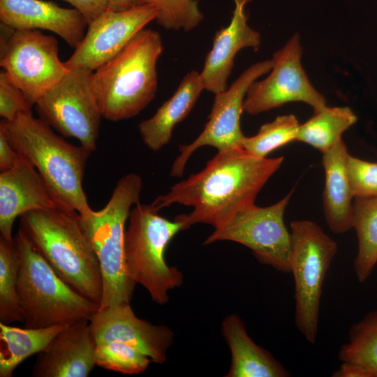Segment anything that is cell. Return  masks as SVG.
<instances>
[{
  "instance_id": "28",
  "label": "cell",
  "mask_w": 377,
  "mask_h": 377,
  "mask_svg": "<svg viewBox=\"0 0 377 377\" xmlns=\"http://www.w3.org/2000/svg\"><path fill=\"white\" fill-rule=\"evenodd\" d=\"M300 126L293 114L278 116L262 125L255 135L244 136L242 148L256 157L267 158L275 149L296 140Z\"/></svg>"
},
{
  "instance_id": "33",
  "label": "cell",
  "mask_w": 377,
  "mask_h": 377,
  "mask_svg": "<svg viewBox=\"0 0 377 377\" xmlns=\"http://www.w3.org/2000/svg\"><path fill=\"white\" fill-rule=\"evenodd\" d=\"M81 12L88 23L109 8L108 0H63Z\"/></svg>"
},
{
  "instance_id": "18",
  "label": "cell",
  "mask_w": 377,
  "mask_h": 377,
  "mask_svg": "<svg viewBox=\"0 0 377 377\" xmlns=\"http://www.w3.org/2000/svg\"><path fill=\"white\" fill-rule=\"evenodd\" d=\"M20 155L13 168L0 174V236L10 242L17 216L59 205L34 166Z\"/></svg>"
},
{
  "instance_id": "29",
  "label": "cell",
  "mask_w": 377,
  "mask_h": 377,
  "mask_svg": "<svg viewBox=\"0 0 377 377\" xmlns=\"http://www.w3.org/2000/svg\"><path fill=\"white\" fill-rule=\"evenodd\" d=\"M96 356L98 366L130 375L144 371L151 362L139 350L118 341L96 343Z\"/></svg>"
},
{
  "instance_id": "1",
  "label": "cell",
  "mask_w": 377,
  "mask_h": 377,
  "mask_svg": "<svg viewBox=\"0 0 377 377\" xmlns=\"http://www.w3.org/2000/svg\"><path fill=\"white\" fill-rule=\"evenodd\" d=\"M283 157L258 158L242 147L218 151L203 170L174 184L151 204L158 212L173 204L192 207L175 216L183 230L196 223L225 225L238 211L255 204L256 198L279 169Z\"/></svg>"
},
{
  "instance_id": "11",
  "label": "cell",
  "mask_w": 377,
  "mask_h": 377,
  "mask_svg": "<svg viewBox=\"0 0 377 377\" xmlns=\"http://www.w3.org/2000/svg\"><path fill=\"white\" fill-rule=\"evenodd\" d=\"M292 193L270 206L254 204L238 211L225 225L214 229L204 244L235 242L250 249L260 263L290 272L292 237L283 218Z\"/></svg>"
},
{
  "instance_id": "14",
  "label": "cell",
  "mask_w": 377,
  "mask_h": 377,
  "mask_svg": "<svg viewBox=\"0 0 377 377\" xmlns=\"http://www.w3.org/2000/svg\"><path fill=\"white\" fill-rule=\"evenodd\" d=\"M157 15L149 3L124 10L108 8L89 23L82 41L64 62L66 68L94 71L115 57Z\"/></svg>"
},
{
  "instance_id": "32",
  "label": "cell",
  "mask_w": 377,
  "mask_h": 377,
  "mask_svg": "<svg viewBox=\"0 0 377 377\" xmlns=\"http://www.w3.org/2000/svg\"><path fill=\"white\" fill-rule=\"evenodd\" d=\"M32 105L23 92L15 86L5 73H0V115L11 121L20 114L31 112Z\"/></svg>"
},
{
  "instance_id": "30",
  "label": "cell",
  "mask_w": 377,
  "mask_h": 377,
  "mask_svg": "<svg viewBox=\"0 0 377 377\" xmlns=\"http://www.w3.org/2000/svg\"><path fill=\"white\" fill-rule=\"evenodd\" d=\"M153 5L158 15L157 24L167 30L190 31L202 21L204 15L198 0H145Z\"/></svg>"
},
{
  "instance_id": "20",
  "label": "cell",
  "mask_w": 377,
  "mask_h": 377,
  "mask_svg": "<svg viewBox=\"0 0 377 377\" xmlns=\"http://www.w3.org/2000/svg\"><path fill=\"white\" fill-rule=\"evenodd\" d=\"M205 87L200 72L193 70L182 80L177 89L138 128L145 145L158 151L168 144L175 126L183 121L195 105Z\"/></svg>"
},
{
  "instance_id": "13",
  "label": "cell",
  "mask_w": 377,
  "mask_h": 377,
  "mask_svg": "<svg viewBox=\"0 0 377 377\" xmlns=\"http://www.w3.org/2000/svg\"><path fill=\"white\" fill-rule=\"evenodd\" d=\"M272 59L253 64L246 69L224 91L215 94L208 121L201 133L191 143L181 145L179 154L175 160L170 175L180 177L186 163L200 147L211 146L218 151L242 147L244 138L240 126L243 103L250 85L261 75L269 73Z\"/></svg>"
},
{
  "instance_id": "6",
  "label": "cell",
  "mask_w": 377,
  "mask_h": 377,
  "mask_svg": "<svg viewBox=\"0 0 377 377\" xmlns=\"http://www.w3.org/2000/svg\"><path fill=\"white\" fill-rule=\"evenodd\" d=\"M142 187L140 176L128 173L117 183L102 209L79 214L82 229L100 263L103 281L100 308L130 304L132 298L136 283L128 275L125 265V226L131 207L140 202Z\"/></svg>"
},
{
  "instance_id": "12",
  "label": "cell",
  "mask_w": 377,
  "mask_h": 377,
  "mask_svg": "<svg viewBox=\"0 0 377 377\" xmlns=\"http://www.w3.org/2000/svg\"><path fill=\"white\" fill-rule=\"evenodd\" d=\"M302 54L300 37L295 34L273 54L269 75L250 85L244 111L256 115L295 101L307 103L314 112L326 106L325 97L311 84L302 67Z\"/></svg>"
},
{
  "instance_id": "27",
  "label": "cell",
  "mask_w": 377,
  "mask_h": 377,
  "mask_svg": "<svg viewBox=\"0 0 377 377\" xmlns=\"http://www.w3.org/2000/svg\"><path fill=\"white\" fill-rule=\"evenodd\" d=\"M18 256L14 241L0 236V323L24 322L17 283Z\"/></svg>"
},
{
  "instance_id": "19",
  "label": "cell",
  "mask_w": 377,
  "mask_h": 377,
  "mask_svg": "<svg viewBox=\"0 0 377 377\" xmlns=\"http://www.w3.org/2000/svg\"><path fill=\"white\" fill-rule=\"evenodd\" d=\"M0 21L15 29L50 31L74 49L89 24L76 8H65L43 0H0Z\"/></svg>"
},
{
  "instance_id": "23",
  "label": "cell",
  "mask_w": 377,
  "mask_h": 377,
  "mask_svg": "<svg viewBox=\"0 0 377 377\" xmlns=\"http://www.w3.org/2000/svg\"><path fill=\"white\" fill-rule=\"evenodd\" d=\"M68 325L20 328L0 323V377H11L20 364L45 350Z\"/></svg>"
},
{
  "instance_id": "10",
  "label": "cell",
  "mask_w": 377,
  "mask_h": 377,
  "mask_svg": "<svg viewBox=\"0 0 377 377\" xmlns=\"http://www.w3.org/2000/svg\"><path fill=\"white\" fill-rule=\"evenodd\" d=\"M92 72L69 69L35 103L40 119L62 135L78 140L91 153L96 149L103 117L91 85Z\"/></svg>"
},
{
  "instance_id": "7",
  "label": "cell",
  "mask_w": 377,
  "mask_h": 377,
  "mask_svg": "<svg viewBox=\"0 0 377 377\" xmlns=\"http://www.w3.org/2000/svg\"><path fill=\"white\" fill-rule=\"evenodd\" d=\"M183 230L182 223L158 214L151 205L131 209L124 235V261L128 275L144 286L158 304L168 302V291L183 283L182 273L165 260L167 246Z\"/></svg>"
},
{
  "instance_id": "16",
  "label": "cell",
  "mask_w": 377,
  "mask_h": 377,
  "mask_svg": "<svg viewBox=\"0 0 377 377\" xmlns=\"http://www.w3.org/2000/svg\"><path fill=\"white\" fill-rule=\"evenodd\" d=\"M232 1L235 6L230 22L215 33L212 47L200 72L205 89L214 94L228 89L238 52L247 47L256 51L261 44L260 33L248 24L246 6L251 0Z\"/></svg>"
},
{
  "instance_id": "26",
  "label": "cell",
  "mask_w": 377,
  "mask_h": 377,
  "mask_svg": "<svg viewBox=\"0 0 377 377\" xmlns=\"http://www.w3.org/2000/svg\"><path fill=\"white\" fill-rule=\"evenodd\" d=\"M339 358L359 365L369 377H377V310L350 327L348 341L341 347Z\"/></svg>"
},
{
  "instance_id": "4",
  "label": "cell",
  "mask_w": 377,
  "mask_h": 377,
  "mask_svg": "<svg viewBox=\"0 0 377 377\" xmlns=\"http://www.w3.org/2000/svg\"><path fill=\"white\" fill-rule=\"evenodd\" d=\"M161 35L143 29L112 59L93 71L90 82L103 117L118 121L138 114L154 98Z\"/></svg>"
},
{
  "instance_id": "25",
  "label": "cell",
  "mask_w": 377,
  "mask_h": 377,
  "mask_svg": "<svg viewBox=\"0 0 377 377\" xmlns=\"http://www.w3.org/2000/svg\"><path fill=\"white\" fill-rule=\"evenodd\" d=\"M353 228L358 238L354 269L357 279L362 283L377 263V198H355Z\"/></svg>"
},
{
  "instance_id": "36",
  "label": "cell",
  "mask_w": 377,
  "mask_h": 377,
  "mask_svg": "<svg viewBox=\"0 0 377 377\" xmlns=\"http://www.w3.org/2000/svg\"><path fill=\"white\" fill-rule=\"evenodd\" d=\"M109 8L114 10H124L146 3L145 0H108Z\"/></svg>"
},
{
  "instance_id": "34",
  "label": "cell",
  "mask_w": 377,
  "mask_h": 377,
  "mask_svg": "<svg viewBox=\"0 0 377 377\" xmlns=\"http://www.w3.org/2000/svg\"><path fill=\"white\" fill-rule=\"evenodd\" d=\"M20 154L10 143L4 132L0 129V169L1 172L13 168L17 163Z\"/></svg>"
},
{
  "instance_id": "3",
  "label": "cell",
  "mask_w": 377,
  "mask_h": 377,
  "mask_svg": "<svg viewBox=\"0 0 377 377\" xmlns=\"http://www.w3.org/2000/svg\"><path fill=\"white\" fill-rule=\"evenodd\" d=\"M0 129L13 148L34 166L59 205L79 214L91 209L82 186L90 151L66 142L31 112L11 121L3 119Z\"/></svg>"
},
{
  "instance_id": "22",
  "label": "cell",
  "mask_w": 377,
  "mask_h": 377,
  "mask_svg": "<svg viewBox=\"0 0 377 377\" xmlns=\"http://www.w3.org/2000/svg\"><path fill=\"white\" fill-rule=\"evenodd\" d=\"M222 333L231 353L227 377H287L290 372L272 354L258 346L248 335L245 325L236 314L222 323Z\"/></svg>"
},
{
  "instance_id": "2",
  "label": "cell",
  "mask_w": 377,
  "mask_h": 377,
  "mask_svg": "<svg viewBox=\"0 0 377 377\" xmlns=\"http://www.w3.org/2000/svg\"><path fill=\"white\" fill-rule=\"evenodd\" d=\"M52 268L75 290L101 304L103 281L98 257L79 213L57 205L20 216V227Z\"/></svg>"
},
{
  "instance_id": "8",
  "label": "cell",
  "mask_w": 377,
  "mask_h": 377,
  "mask_svg": "<svg viewBox=\"0 0 377 377\" xmlns=\"http://www.w3.org/2000/svg\"><path fill=\"white\" fill-rule=\"evenodd\" d=\"M290 272L295 281V324L310 343L318 330L323 282L337 251V243L320 227L308 220L290 224Z\"/></svg>"
},
{
  "instance_id": "31",
  "label": "cell",
  "mask_w": 377,
  "mask_h": 377,
  "mask_svg": "<svg viewBox=\"0 0 377 377\" xmlns=\"http://www.w3.org/2000/svg\"><path fill=\"white\" fill-rule=\"evenodd\" d=\"M346 169L353 198H377V163L349 154Z\"/></svg>"
},
{
  "instance_id": "35",
  "label": "cell",
  "mask_w": 377,
  "mask_h": 377,
  "mask_svg": "<svg viewBox=\"0 0 377 377\" xmlns=\"http://www.w3.org/2000/svg\"><path fill=\"white\" fill-rule=\"evenodd\" d=\"M332 376L334 377H369L362 367L348 362H342L340 367Z\"/></svg>"
},
{
  "instance_id": "24",
  "label": "cell",
  "mask_w": 377,
  "mask_h": 377,
  "mask_svg": "<svg viewBox=\"0 0 377 377\" xmlns=\"http://www.w3.org/2000/svg\"><path fill=\"white\" fill-rule=\"evenodd\" d=\"M356 121L357 117L350 108L326 105L300 124L296 140L323 154L341 140L342 134Z\"/></svg>"
},
{
  "instance_id": "15",
  "label": "cell",
  "mask_w": 377,
  "mask_h": 377,
  "mask_svg": "<svg viewBox=\"0 0 377 377\" xmlns=\"http://www.w3.org/2000/svg\"><path fill=\"white\" fill-rule=\"evenodd\" d=\"M89 325L96 343L118 341L139 350L151 362L163 364L174 334L165 325L138 318L130 304L100 308Z\"/></svg>"
},
{
  "instance_id": "5",
  "label": "cell",
  "mask_w": 377,
  "mask_h": 377,
  "mask_svg": "<svg viewBox=\"0 0 377 377\" xmlns=\"http://www.w3.org/2000/svg\"><path fill=\"white\" fill-rule=\"evenodd\" d=\"M17 291L24 327L41 328L90 320L100 304L61 279L20 228Z\"/></svg>"
},
{
  "instance_id": "21",
  "label": "cell",
  "mask_w": 377,
  "mask_h": 377,
  "mask_svg": "<svg viewBox=\"0 0 377 377\" xmlns=\"http://www.w3.org/2000/svg\"><path fill=\"white\" fill-rule=\"evenodd\" d=\"M348 155L342 140L323 154L325 175L323 211L329 228L335 234L353 228V196L346 169Z\"/></svg>"
},
{
  "instance_id": "9",
  "label": "cell",
  "mask_w": 377,
  "mask_h": 377,
  "mask_svg": "<svg viewBox=\"0 0 377 377\" xmlns=\"http://www.w3.org/2000/svg\"><path fill=\"white\" fill-rule=\"evenodd\" d=\"M0 66L31 105L68 71L52 36L38 29H15L1 22Z\"/></svg>"
},
{
  "instance_id": "17",
  "label": "cell",
  "mask_w": 377,
  "mask_h": 377,
  "mask_svg": "<svg viewBox=\"0 0 377 377\" xmlns=\"http://www.w3.org/2000/svg\"><path fill=\"white\" fill-rule=\"evenodd\" d=\"M96 343L89 320L68 325L38 353L34 377H87L96 364Z\"/></svg>"
}]
</instances>
